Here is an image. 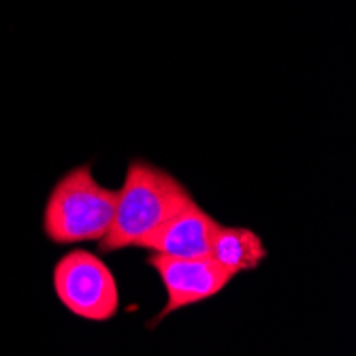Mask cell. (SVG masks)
<instances>
[{
    "instance_id": "1",
    "label": "cell",
    "mask_w": 356,
    "mask_h": 356,
    "mask_svg": "<svg viewBox=\"0 0 356 356\" xmlns=\"http://www.w3.org/2000/svg\"><path fill=\"white\" fill-rule=\"evenodd\" d=\"M192 199V192L169 171L141 158L131 160L118 190L111 229L99 241V250L113 254L139 248Z\"/></svg>"
},
{
    "instance_id": "2",
    "label": "cell",
    "mask_w": 356,
    "mask_h": 356,
    "mask_svg": "<svg viewBox=\"0 0 356 356\" xmlns=\"http://www.w3.org/2000/svg\"><path fill=\"white\" fill-rule=\"evenodd\" d=\"M118 190L96 181L90 165L64 173L47 194L43 209V235L56 245L99 243L115 216Z\"/></svg>"
},
{
    "instance_id": "3",
    "label": "cell",
    "mask_w": 356,
    "mask_h": 356,
    "mask_svg": "<svg viewBox=\"0 0 356 356\" xmlns=\"http://www.w3.org/2000/svg\"><path fill=\"white\" fill-rule=\"evenodd\" d=\"M54 293L60 305L88 322H109L120 312L115 275L105 261L88 250H71L54 265Z\"/></svg>"
},
{
    "instance_id": "4",
    "label": "cell",
    "mask_w": 356,
    "mask_h": 356,
    "mask_svg": "<svg viewBox=\"0 0 356 356\" xmlns=\"http://www.w3.org/2000/svg\"><path fill=\"white\" fill-rule=\"evenodd\" d=\"M147 265L160 275L163 286L167 290V303L149 320V325H147L149 329H154L167 316L184 307L218 297L222 290L235 280V275H231L220 265H216L209 256L177 258V256L147 252Z\"/></svg>"
},
{
    "instance_id": "5",
    "label": "cell",
    "mask_w": 356,
    "mask_h": 356,
    "mask_svg": "<svg viewBox=\"0 0 356 356\" xmlns=\"http://www.w3.org/2000/svg\"><path fill=\"white\" fill-rule=\"evenodd\" d=\"M220 222L207 213L197 201L184 205L171 220H167L156 233H152L139 250L177 258H205L209 256Z\"/></svg>"
},
{
    "instance_id": "6",
    "label": "cell",
    "mask_w": 356,
    "mask_h": 356,
    "mask_svg": "<svg viewBox=\"0 0 356 356\" xmlns=\"http://www.w3.org/2000/svg\"><path fill=\"white\" fill-rule=\"evenodd\" d=\"M209 258L231 275L256 271L265 263L267 245L261 235L243 226H220L213 237Z\"/></svg>"
}]
</instances>
